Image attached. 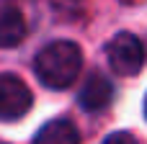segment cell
<instances>
[{
    "instance_id": "6da1fadb",
    "label": "cell",
    "mask_w": 147,
    "mask_h": 144,
    "mask_svg": "<svg viewBox=\"0 0 147 144\" xmlns=\"http://www.w3.org/2000/svg\"><path fill=\"white\" fill-rule=\"evenodd\" d=\"M80 70H83V52L75 41H67V39L47 44L34 59L36 77L52 90L70 88L78 80Z\"/></svg>"
},
{
    "instance_id": "7a4b0ae2",
    "label": "cell",
    "mask_w": 147,
    "mask_h": 144,
    "mask_svg": "<svg viewBox=\"0 0 147 144\" xmlns=\"http://www.w3.org/2000/svg\"><path fill=\"white\" fill-rule=\"evenodd\" d=\"M106 57H109V64H111V70H114L116 75L132 77V75H137V72L142 70V64H145V46H142V41H140L134 33L121 31V33H116V36L109 41Z\"/></svg>"
},
{
    "instance_id": "3957f363",
    "label": "cell",
    "mask_w": 147,
    "mask_h": 144,
    "mask_svg": "<svg viewBox=\"0 0 147 144\" xmlns=\"http://www.w3.org/2000/svg\"><path fill=\"white\" fill-rule=\"evenodd\" d=\"M31 90L18 75L3 72L0 75V121H16L28 113L31 108Z\"/></svg>"
},
{
    "instance_id": "277c9868",
    "label": "cell",
    "mask_w": 147,
    "mask_h": 144,
    "mask_svg": "<svg viewBox=\"0 0 147 144\" xmlns=\"http://www.w3.org/2000/svg\"><path fill=\"white\" fill-rule=\"evenodd\" d=\"M111 98H114V85H111L109 77L101 75V72L88 75V80L83 82V88H80V93H78L80 108H83V111H90V113L103 111V108L111 103Z\"/></svg>"
},
{
    "instance_id": "5b68a950",
    "label": "cell",
    "mask_w": 147,
    "mask_h": 144,
    "mask_svg": "<svg viewBox=\"0 0 147 144\" xmlns=\"http://www.w3.org/2000/svg\"><path fill=\"white\" fill-rule=\"evenodd\" d=\"M26 39L23 13L13 5H0V49L18 46Z\"/></svg>"
},
{
    "instance_id": "8992f818",
    "label": "cell",
    "mask_w": 147,
    "mask_h": 144,
    "mask_svg": "<svg viewBox=\"0 0 147 144\" xmlns=\"http://www.w3.org/2000/svg\"><path fill=\"white\" fill-rule=\"evenodd\" d=\"M34 144H80V134L72 121L54 119L39 129V134L34 137Z\"/></svg>"
},
{
    "instance_id": "52a82bcc",
    "label": "cell",
    "mask_w": 147,
    "mask_h": 144,
    "mask_svg": "<svg viewBox=\"0 0 147 144\" xmlns=\"http://www.w3.org/2000/svg\"><path fill=\"white\" fill-rule=\"evenodd\" d=\"M49 5L62 21H75L85 13V0H49Z\"/></svg>"
},
{
    "instance_id": "ba28073f",
    "label": "cell",
    "mask_w": 147,
    "mask_h": 144,
    "mask_svg": "<svg viewBox=\"0 0 147 144\" xmlns=\"http://www.w3.org/2000/svg\"><path fill=\"white\" fill-rule=\"evenodd\" d=\"M103 144H140V142H137L129 131H116V134H111Z\"/></svg>"
},
{
    "instance_id": "9c48e42d",
    "label": "cell",
    "mask_w": 147,
    "mask_h": 144,
    "mask_svg": "<svg viewBox=\"0 0 147 144\" xmlns=\"http://www.w3.org/2000/svg\"><path fill=\"white\" fill-rule=\"evenodd\" d=\"M145 116H147V98H145Z\"/></svg>"
},
{
    "instance_id": "30bf717a",
    "label": "cell",
    "mask_w": 147,
    "mask_h": 144,
    "mask_svg": "<svg viewBox=\"0 0 147 144\" xmlns=\"http://www.w3.org/2000/svg\"><path fill=\"white\" fill-rule=\"evenodd\" d=\"M121 3H134V0H121Z\"/></svg>"
},
{
    "instance_id": "8fae6325",
    "label": "cell",
    "mask_w": 147,
    "mask_h": 144,
    "mask_svg": "<svg viewBox=\"0 0 147 144\" xmlns=\"http://www.w3.org/2000/svg\"><path fill=\"white\" fill-rule=\"evenodd\" d=\"M0 144H5V142H0Z\"/></svg>"
}]
</instances>
